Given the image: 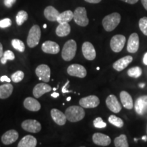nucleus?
<instances>
[{
  "label": "nucleus",
  "mask_w": 147,
  "mask_h": 147,
  "mask_svg": "<svg viewBox=\"0 0 147 147\" xmlns=\"http://www.w3.org/2000/svg\"><path fill=\"white\" fill-rule=\"evenodd\" d=\"M65 115L67 120L70 122H78L84 119L85 112L82 106H71L65 110Z\"/></svg>",
  "instance_id": "f257e3e1"
},
{
  "label": "nucleus",
  "mask_w": 147,
  "mask_h": 147,
  "mask_svg": "<svg viewBox=\"0 0 147 147\" xmlns=\"http://www.w3.org/2000/svg\"><path fill=\"white\" fill-rule=\"evenodd\" d=\"M121 19L120 14L118 12H113L103 18L102 25L106 32H112L119 25Z\"/></svg>",
  "instance_id": "f03ea898"
},
{
  "label": "nucleus",
  "mask_w": 147,
  "mask_h": 147,
  "mask_svg": "<svg viewBox=\"0 0 147 147\" xmlns=\"http://www.w3.org/2000/svg\"><path fill=\"white\" fill-rule=\"evenodd\" d=\"M77 50L76 42L74 40H69L65 43L61 52L62 58L65 61L72 60L76 55Z\"/></svg>",
  "instance_id": "7ed1b4c3"
},
{
  "label": "nucleus",
  "mask_w": 147,
  "mask_h": 147,
  "mask_svg": "<svg viewBox=\"0 0 147 147\" xmlns=\"http://www.w3.org/2000/svg\"><path fill=\"white\" fill-rule=\"evenodd\" d=\"M41 38V29L37 25H33L29 32L27 38V43L29 47L34 48L39 44Z\"/></svg>",
  "instance_id": "20e7f679"
},
{
  "label": "nucleus",
  "mask_w": 147,
  "mask_h": 147,
  "mask_svg": "<svg viewBox=\"0 0 147 147\" xmlns=\"http://www.w3.org/2000/svg\"><path fill=\"white\" fill-rule=\"evenodd\" d=\"M74 20L79 26L86 27L89 23L87 10L84 7H78L74 12Z\"/></svg>",
  "instance_id": "39448f33"
},
{
  "label": "nucleus",
  "mask_w": 147,
  "mask_h": 147,
  "mask_svg": "<svg viewBox=\"0 0 147 147\" xmlns=\"http://www.w3.org/2000/svg\"><path fill=\"white\" fill-rule=\"evenodd\" d=\"M126 42L125 37L123 35L118 34L114 36L110 40V48L115 53H119L123 49Z\"/></svg>",
  "instance_id": "423d86ee"
},
{
  "label": "nucleus",
  "mask_w": 147,
  "mask_h": 147,
  "mask_svg": "<svg viewBox=\"0 0 147 147\" xmlns=\"http://www.w3.org/2000/svg\"><path fill=\"white\" fill-rule=\"evenodd\" d=\"M67 74L71 76L83 78L87 76L85 67L80 64H71L67 67Z\"/></svg>",
  "instance_id": "0eeeda50"
},
{
  "label": "nucleus",
  "mask_w": 147,
  "mask_h": 147,
  "mask_svg": "<svg viewBox=\"0 0 147 147\" xmlns=\"http://www.w3.org/2000/svg\"><path fill=\"white\" fill-rule=\"evenodd\" d=\"M100 103V99L96 95H89L87 97H82L79 101L80 106L85 108H96Z\"/></svg>",
  "instance_id": "6e6552de"
},
{
  "label": "nucleus",
  "mask_w": 147,
  "mask_h": 147,
  "mask_svg": "<svg viewBox=\"0 0 147 147\" xmlns=\"http://www.w3.org/2000/svg\"><path fill=\"white\" fill-rule=\"evenodd\" d=\"M36 74L40 80H42L45 82H49L50 80L51 69L49 66L46 64L38 65L36 69Z\"/></svg>",
  "instance_id": "1a4fd4ad"
},
{
  "label": "nucleus",
  "mask_w": 147,
  "mask_h": 147,
  "mask_svg": "<svg viewBox=\"0 0 147 147\" xmlns=\"http://www.w3.org/2000/svg\"><path fill=\"white\" fill-rule=\"evenodd\" d=\"M22 128L25 131L31 133H38L42 129L41 124L36 120L27 119L24 121L21 124Z\"/></svg>",
  "instance_id": "9d476101"
},
{
  "label": "nucleus",
  "mask_w": 147,
  "mask_h": 147,
  "mask_svg": "<svg viewBox=\"0 0 147 147\" xmlns=\"http://www.w3.org/2000/svg\"><path fill=\"white\" fill-rule=\"evenodd\" d=\"M82 52L86 59L89 61L94 60L96 57V51L91 42H85L82 46Z\"/></svg>",
  "instance_id": "9b49d317"
},
{
  "label": "nucleus",
  "mask_w": 147,
  "mask_h": 147,
  "mask_svg": "<svg viewBox=\"0 0 147 147\" xmlns=\"http://www.w3.org/2000/svg\"><path fill=\"white\" fill-rule=\"evenodd\" d=\"M106 104L108 109L115 113H119L122 109V106L119 103L118 99L114 95H108L106 100Z\"/></svg>",
  "instance_id": "f8f14e48"
},
{
  "label": "nucleus",
  "mask_w": 147,
  "mask_h": 147,
  "mask_svg": "<svg viewBox=\"0 0 147 147\" xmlns=\"http://www.w3.org/2000/svg\"><path fill=\"white\" fill-rule=\"evenodd\" d=\"M140 40L138 34L136 33H133L130 35L127 42V50L130 53H136L139 49Z\"/></svg>",
  "instance_id": "ddd939ff"
},
{
  "label": "nucleus",
  "mask_w": 147,
  "mask_h": 147,
  "mask_svg": "<svg viewBox=\"0 0 147 147\" xmlns=\"http://www.w3.org/2000/svg\"><path fill=\"white\" fill-rule=\"evenodd\" d=\"M135 110L140 115H144L147 110V95L138 97L134 105Z\"/></svg>",
  "instance_id": "4468645a"
},
{
  "label": "nucleus",
  "mask_w": 147,
  "mask_h": 147,
  "mask_svg": "<svg viewBox=\"0 0 147 147\" xmlns=\"http://www.w3.org/2000/svg\"><path fill=\"white\" fill-rule=\"evenodd\" d=\"M94 144L102 146H107L111 143V139L107 135L102 133H95L92 137Z\"/></svg>",
  "instance_id": "2eb2a0df"
},
{
  "label": "nucleus",
  "mask_w": 147,
  "mask_h": 147,
  "mask_svg": "<svg viewBox=\"0 0 147 147\" xmlns=\"http://www.w3.org/2000/svg\"><path fill=\"white\" fill-rule=\"evenodd\" d=\"M42 50L45 53L49 54H57L59 52V46L56 42L48 40L42 44Z\"/></svg>",
  "instance_id": "dca6fc26"
},
{
  "label": "nucleus",
  "mask_w": 147,
  "mask_h": 147,
  "mask_svg": "<svg viewBox=\"0 0 147 147\" xmlns=\"http://www.w3.org/2000/svg\"><path fill=\"white\" fill-rule=\"evenodd\" d=\"M18 138V133L16 130L10 129L3 134L1 136V142L3 144L9 145L15 142Z\"/></svg>",
  "instance_id": "f3484780"
},
{
  "label": "nucleus",
  "mask_w": 147,
  "mask_h": 147,
  "mask_svg": "<svg viewBox=\"0 0 147 147\" xmlns=\"http://www.w3.org/2000/svg\"><path fill=\"white\" fill-rule=\"evenodd\" d=\"M132 61H133V57L131 56H125L124 57L121 58L120 59L117 60V61H115L113 63V68L115 70L121 71L123 70L124 69H125L127 66L131 63Z\"/></svg>",
  "instance_id": "a211bd4d"
},
{
  "label": "nucleus",
  "mask_w": 147,
  "mask_h": 147,
  "mask_svg": "<svg viewBox=\"0 0 147 147\" xmlns=\"http://www.w3.org/2000/svg\"><path fill=\"white\" fill-rule=\"evenodd\" d=\"M51 117H52L53 120L55 121V123H57L59 125H64L66 123V116L61 111L59 110L56 108H53L51 111Z\"/></svg>",
  "instance_id": "6ab92c4d"
},
{
  "label": "nucleus",
  "mask_w": 147,
  "mask_h": 147,
  "mask_svg": "<svg viewBox=\"0 0 147 147\" xmlns=\"http://www.w3.org/2000/svg\"><path fill=\"white\" fill-rule=\"evenodd\" d=\"M51 90L52 87L47 83H39L36 84L33 89V95L36 98H39L46 93L50 92Z\"/></svg>",
  "instance_id": "aec40b11"
},
{
  "label": "nucleus",
  "mask_w": 147,
  "mask_h": 147,
  "mask_svg": "<svg viewBox=\"0 0 147 147\" xmlns=\"http://www.w3.org/2000/svg\"><path fill=\"white\" fill-rule=\"evenodd\" d=\"M23 105L27 110L32 112H37L40 110L41 105L40 102L33 97H28L24 100Z\"/></svg>",
  "instance_id": "412c9836"
},
{
  "label": "nucleus",
  "mask_w": 147,
  "mask_h": 147,
  "mask_svg": "<svg viewBox=\"0 0 147 147\" xmlns=\"http://www.w3.org/2000/svg\"><path fill=\"white\" fill-rule=\"evenodd\" d=\"M120 99L122 105L127 110H131L134 108V102L132 97L127 91H122L120 93Z\"/></svg>",
  "instance_id": "4be33fe9"
},
{
  "label": "nucleus",
  "mask_w": 147,
  "mask_h": 147,
  "mask_svg": "<svg viewBox=\"0 0 147 147\" xmlns=\"http://www.w3.org/2000/svg\"><path fill=\"white\" fill-rule=\"evenodd\" d=\"M59 14L60 13L59 12V11L53 6H51V5L47 6L45 9V11H44V14H45V18L49 21L53 22L57 21V18Z\"/></svg>",
  "instance_id": "5701e85b"
},
{
  "label": "nucleus",
  "mask_w": 147,
  "mask_h": 147,
  "mask_svg": "<svg viewBox=\"0 0 147 147\" xmlns=\"http://www.w3.org/2000/svg\"><path fill=\"white\" fill-rule=\"evenodd\" d=\"M37 145V140L35 137L31 135H27L23 137L19 143L18 147H36Z\"/></svg>",
  "instance_id": "b1692460"
},
{
  "label": "nucleus",
  "mask_w": 147,
  "mask_h": 147,
  "mask_svg": "<svg viewBox=\"0 0 147 147\" xmlns=\"http://www.w3.org/2000/svg\"><path fill=\"white\" fill-rule=\"evenodd\" d=\"M71 32L70 25L68 23H59L56 29V34L59 37H65L68 36Z\"/></svg>",
  "instance_id": "393cba45"
},
{
  "label": "nucleus",
  "mask_w": 147,
  "mask_h": 147,
  "mask_svg": "<svg viewBox=\"0 0 147 147\" xmlns=\"http://www.w3.org/2000/svg\"><path fill=\"white\" fill-rule=\"evenodd\" d=\"M13 86L10 82L0 86V99H6L12 95L13 91Z\"/></svg>",
  "instance_id": "a878e982"
},
{
  "label": "nucleus",
  "mask_w": 147,
  "mask_h": 147,
  "mask_svg": "<svg viewBox=\"0 0 147 147\" xmlns=\"http://www.w3.org/2000/svg\"><path fill=\"white\" fill-rule=\"evenodd\" d=\"M72 19H74V12L71 10H66L59 14L57 21L59 23H69Z\"/></svg>",
  "instance_id": "bb28decb"
},
{
  "label": "nucleus",
  "mask_w": 147,
  "mask_h": 147,
  "mask_svg": "<svg viewBox=\"0 0 147 147\" xmlns=\"http://www.w3.org/2000/svg\"><path fill=\"white\" fill-rule=\"evenodd\" d=\"M115 146L116 147H128V142L127 136L125 134H121L119 136L117 137L114 140Z\"/></svg>",
  "instance_id": "cd10ccee"
},
{
  "label": "nucleus",
  "mask_w": 147,
  "mask_h": 147,
  "mask_svg": "<svg viewBox=\"0 0 147 147\" xmlns=\"http://www.w3.org/2000/svg\"><path fill=\"white\" fill-rule=\"evenodd\" d=\"M28 18V14L24 10H21L18 12L16 16V21L18 26H21Z\"/></svg>",
  "instance_id": "c85d7f7f"
},
{
  "label": "nucleus",
  "mask_w": 147,
  "mask_h": 147,
  "mask_svg": "<svg viewBox=\"0 0 147 147\" xmlns=\"http://www.w3.org/2000/svg\"><path fill=\"white\" fill-rule=\"evenodd\" d=\"M108 121H109L110 123L113 125L114 126L117 127L121 128L123 127L124 125L123 121L119 117H116L115 115H110L109 117H108Z\"/></svg>",
  "instance_id": "c756f323"
},
{
  "label": "nucleus",
  "mask_w": 147,
  "mask_h": 147,
  "mask_svg": "<svg viewBox=\"0 0 147 147\" xmlns=\"http://www.w3.org/2000/svg\"><path fill=\"white\" fill-rule=\"evenodd\" d=\"M142 70L140 67L138 66H136V67H133L129 69L127 71V74L129 77L134 78H138L142 75Z\"/></svg>",
  "instance_id": "7c9ffc66"
},
{
  "label": "nucleus",
  "mask_w": 147,
  "mask_h": 147,
  "mask_svg": "<svg viewBox=\"0 0 147 147\" xmlns=\"http://www.w3.org/2000/svg\"><path fill=\"white\" fill-rule=\"evenodd\" d=\"M12 46L15 50H16L18 52L23 53L25 50V47L23 41L21 40L18 39H13L12 40Z\"/></svg>",
  "instance_id": "2f4dec72"
},
{
  "label": "nucleus",
  "mask_w": 147,
  "mask_h": 147,
  "mask_svg": "<svg viewBox=\"0 0 147 147\" xmlns=\"http://www.w3.org/2000/svg\"><path fill=\"white\" fill-rule=\"evenodd\" d=\"M15 59V56L13 52L11 51H6L3 53L2 57L1 58V63L2 64H5L8 60L13 61Z\"/></svg>",
  "instance_id": "473e14b6"
},
{
  "label": "nucleus",
  "mask_w": 147,
  "mask_h": 147,
  "mask_svg": "<svg viewBox=\"0 0 147 147\" xmlns=\"http://www.w3.org/2000/svg\"><path fill=\"white\" fill-rule=\"evenodd\" d=\"M139 27L143 34L147 36V17L141 18L139 21Z\"/></svg>",
  "instance_id": "72a5a7b5"
},
{
  "label": "nucleus",
  "mask_w": 147,
  "mask_h": 147,
  "mask_svg": "<svg viewBox=\"0 0 147 147\" xmlns=\"http://www.w3.org/2000/svg\"><path fill=\"white\" fill-rule=\"evenodd\" d=\"M24 78V73L23 71L21 70H18L16 72H14L13 74L11 76V80H12L15 83H18V82H20L22 81Z\"/></svg>",
  "instance_id": "f704fd0d"
},
{
  "label": "nucleus",
  "mask_w": 147,
  "mask_h": 147,
  "mask_svg": "<svg viewBox=\"0 0 147 147\" xmlns=\"http://www.w3.org/2000/svg\"><path fill=\"white\" fill-rule=\"evenodd\" d=\"M93 125L96 128L102 129L105 128L107 125L102 120V119L101 117H97V118H96L93 121Z\"/></svg>",
  "instance_id": "c9c22d12"
},
{
  "label": "nucleus",
  "mask_w": 147,
  "mask_h": 147,
  "mask_svg": "<svg viewBox=\"0 0 147 147\" xmlns=\"http://www.w3.org/2000/svg\"><path fill=\"white\" fill-rule=\"evenodd\" d=\"M11 25H12V21L8 18H4V19L0 21V28H7V27H10Z\"/></svg>",
  "instance_id": "e433bc0d"
},
{
  "label": "nucleus",
  "mask_w": 147,
  "mask_h": 147,
  "mask_svg": "<svg viewBox=\"0 0 147 147\" xmlns=\"http://www.w3.org/2000/svg\"><path fill=\"white\" fill-rule=\"evenodd\" d=\"M16 0H4L3 1V3H4L5 6L7 8H11V7L15 3Z\"/></svg>",
  "instance_id": "4c0bfd02"
},
{
  "label": "nucleus",
  "mask_w": 147,
  "mask_h": 147,
  "mask_svg": "<svg viewBox=\"0 0 147 147\" xmlns=\"http://www.w3.org/2000/svg\"><path fill=\"white\" fill-rule=\"evenodd\" d=\"M69 83V80H67V82H66V83L64 84L63 88H62V93H69V92H72V91H69V90H67V85H68Z\"/></svg>",
  "instance_id": "58836bf2"
},
{
  "label": "nucleus",
  "mask_w": 147,
  "mask_h": 147,
  "mask_svg": "<svg viewBox=\"0 0 147 147\" xmlns=\"http://www.w3.org/2000/svg\"><path fill=\"white\" fill-rule=\"evenodd\" d=\"M11 80H12L9 78L8 77L6 76H1V78H0V81H1V82L6 81L8 82H10Z\"/></svg>",
  "instance_id": "ea45409f"
},
{
  "label": "nucleus",
  "mask_w": 147,
  "mask_h": 147,
  "mask_svg": "<svg viewBox=\"0 0 147 147\" xmlns=\"http://www.w3.org/2000/svg\"><path fill=\"white\" fill-rule=\"evenodd\" d=\"M121 1L129 3V4H135V3H136L138 1V0H121Z\"/></svg>",
  "instance_id": "a19ab883"
},
{
  "label": "nucleus",
  "mask_w": 147,
  "mask_h": 147,
  "mask_svg": "<svg viewBox=\"0 0 147 147\" xmlns=\"http://www.w3.org/2000/svg\"><path fill=\"white\" fill-rule=\"evenodd\" d=\"M85 1H87L88 3H100L102 0H84Z\"/></svg>",
  "instance_id": "79ce46f5"
},
{
  "label": "nucleus",
  "mask_w": 147,
  "mask_h": 147,
  "mask_svg": "<svg viewBox=\"0 0 147 147\" xmlns=\"http://www.w3.org/2000/svg\"><path fill=\"white\" fill-rule=\"evenodd\" d=\"M141 2H142L145 10H147V0H141Z\"/></svg>",
  "instance_id": "37998d69"
},
{
  "label": "nucleus",
  "mask_w": 147,
  "mask_h": 147,
  "mask_svg": "<svg viewBox=\"0 0 147 147\" xmlns=\"http://www.w3.org/2000/svg\"><path fill=\"white\" fill-rule=\"evenodd\" d=\"M143 63H144V65H147V52L144 54V58H143Z\"/></svg>",
  "instance_id": "c03bdc74"
},
{
  "label": "nucleus",
  "mask_w": 147,
  "mask_h": 147,
  "mask_svg": "<svg viewBox=\"0 0 147 147\" xmlns=\"http://www.w3.org/2000/svg\"><path fill=\"white\" fill-rule=\"evenodd\" d=\"M3 55V46L0 43V58H1Z\"/></svg>",
  "instance_id": "a18cd8bd"
},
{
  "label": "nucleus",
  "mask_w": 147,
  "mask_h": 147,
  "mask_svg": "<svg viewBox=\"0 0 147 147\" xmlns=\"http://www.w3.org/2000/svg\"><path fill=\"white\" fill-rule=\"evenodd\" d=\"M51 96L53 97H55V98H57V97H58L59 96V94L58 93H53L51 94Z\"/></svg>",
  "instance_id": "49530a36"
},
{
  "label": "nucleus",
  "mask_w": 147,
  "mask_h": 147,
  "mask_svg": "<svg viewBox=\"0 0 147 147\" xmlns=\"http://www.w3.org/2000/svg\"><path fill=\"white\" fill-rule=\"evenodd\" d=\"M142 139L143 140L146 142V141H147V137H146V136H143V137L142 138Z\"/></svg>",
  "instance_id": "de8ad7c7"
},
{
  "label": "nucleus",
  "mask_w": 147,
  "mask_h": 147,
  "mask_svg": "<svg viewBox=\"0 0 147 147\" xmlns=\"http://www.w3.org/2000/svg\"><path fill=\"white\" fill-rule=\"evenodd\" d=\"M144 86H145V84H144V83H142V84H139V87H140V88H144Z\"/></svg>",
  "instance_id": "09e8293b"
},
{
  "label": "nucleus",
  "mask_w": 147,
  "mask_h": 147,
  "mask_svg": "<svg viewBox=\"0 0 147 147\" xmlns=\"http://www.w3.org/2000/svg\"><path fill=\"white\" fill-rule=\"evenodd\" d=\"M71 100V97H67V102H69V101H70Z\"/></svg>",
  "instance_id": "8fccbe9b"
},
{
  "label": "nucleus",
  "mask_w": 147,
  "mask_h": 147,
  "mask_svg": "<svg viewBox=\"0 0 147 147\" xmlns=\"http://www.w3.org/2000/svg\"><path fill=\"white\" fill-rule=\"evenodd\" d=\"M47 24H45V25H43V27H44V29H46V28H47Z\"/></svg>",
  "instance_id": "3c124183"
},
{
  "label": "nucleus",
  "mask_w": 147,
  "mask_h": 147,
  "mask_svg": "<svg viewBox=\"0 0 147 147\" xmlns=\"http://www.w3.org/2000/svg\"><path fill=\"white\" fill-rule=\"evenodd\" d=\"M57 88H58V87H57V88H53V90H54V91H56V90L57 89Z\"/></svg>",
  "instance_id": "603ef678"
},
{
  "label": "nucleus",
  "mask_w": 147,
  "mask_h": 147,
  "mask_svg": "<svg viewBox=\"0 0 147 147\" xmlns=\"http://www.w3.org/2000/svg\"><path fill=\"white\" fill-rule=\"evenodd\" d=\"M97 70H99V69H100V67H97Z\"/></svg>",
  "instance_id": "864d4df0"
},
{
  "label": "nucleus",
  "mask_w": 147,
  "mask_h": 147,
  "mask_svg": "<svg viewBox=\"0 0 147 147\" xmlns=\"http://www.w3.org/2000/svg\"><path fill=\"white\" fill-rule=\"evenodd\" d=\"M134 140H135V141H138V139H136V138H134Z\"/></svg>",
  "instance_id": "5fc2aeb1"
}]
</instances>
